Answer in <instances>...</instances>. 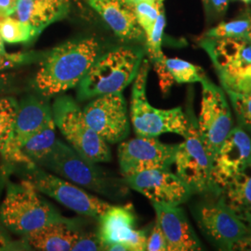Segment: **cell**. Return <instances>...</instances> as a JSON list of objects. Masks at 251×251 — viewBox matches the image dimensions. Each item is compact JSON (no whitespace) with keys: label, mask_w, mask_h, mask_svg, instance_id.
I'll use <instances>...</instances> for the list:
<instances>
[{"label":"cell","mask_w":251,"mask_h":251,"mask_svg":"<svg viewBox=\"0 0 251 251\" xmlns=\"http://www.w3.org/2000/svg\"><path fill=\"white\" fill-rule=\"evenodd\" d=\"M52 118V108L46 98L28 96L19 102L14 133V147L18 154L19 164L24 166L35 164L21 152L20 146Z\"/></svg>","instance_id":"18"},{"label":"cell","mask_w":251,"mask_h":251,"mask_svg":"<svg viewBox=\"0 0 251 251\" xmlns=\"http://www.w3.org/2000/svg\"><path fill=\"white\" fill-rule=\"evenodd\" d=\"M18 0H0V18L13 15Z\"/></svg>","instance_id":"34"},{"label":"cell","mask_w":251,"mask_h":251,"mask_svg":"<svg viewBox=\"0 0 251 251\" xmlns=\"http://www.w3.org/2000/svg\"><path fill=\"white\" fill-rule=\"evenodd\" d=\"M194 214L203 234L221 251H231L234 243L251 233V227L233 213L221 196L215 202L198 204Z\"/></svg>","instance_id":"11"},{"label":"cell","mask_w":251,"mask_h":251,"mask_svg":"<svg viewBox=\"0 0 251 251\" xmlns=\"http://www.w3.org/2000/svg\"><path fill=\"white\" fill-rule=\"evenodd\" d=\"M144 53L141 48L120 47L100 55L77 86V99L85 100L122 92L134 80Z\"/></svg>","instance_id":"3"},{"label":"cell","mask_w":251,"mask_h":251,"mask_svg":"<svg viewBox=\"0 0 251 251\" xmlns=\"http://www.w3.org/2000/svg\"><path fill=\"white\" fill-rule=\"evenodd\" d=\"M251 156V136L241 126L232 128L212 158V179L221 190L242 171Z\"/></svg>","instance_id":"16"},{"label":"cell","mask_w":251,"mask_h":251,"mask_svg":"<svg viewBox=\"0 0 251 251\" xmlns=\"http://www.w3.org/2000/svg\"><path fill=\"white\" fill-rule=\"evenodd\" d=\"M36 165L82 188L105 197L116 195L115 180L108 178L96 163L90 161L61 140H56L50 152Z\"/></svg>","instance_id":"7"},{"label":"cell","mask_w":251,"mask_h":251,"mask_svg":"<svg viewBox=\"0 0 251 251\" xmlns=\"http://www.w3.org/2000/svg\"><path fill=\"white\" fill-rule=\"evenodd\" d=\"M211 8L214 9L216 13L221 16L224 17L228 9V4H229V0H209Z\"/></svg>","instance_id":"35"},{"label":"cell","mask_w":251,"mask_h":251,"mask_svg":"<svg viewBox=\"0 0 251 251\" xmlns=\"http://www.w3.org/2000/svg\"><path fill=\"white\" fill-rule=\"evenodd\" d=\"M186 114L189 132L184 141L178 144L175 154L177 175L188 185L193 194L213 195L218 198L221 190L212 179V156L200 137L198 119L193 111L189 109Z\"/></svg>","instance_id":"8"},{"label":"cell","mask_w":251,"mask_h":251,"mask_svg":"<svg viewBox=\"0 0 251 251\" xmlns=\"http://www.w3.org/2000/svg\"><path fill=\"white\" fill-rule=\"evenodd\" d=\"M83 112L90 127L108 144L121 143L129 133L127 108L122 92L95 97Z\"/></svg>","instance_id":"14"},{"label":"cell","mask_w":251,"mask_h":251,"mask_svg":"<svg viewBox=\"0 0 251 251\" xmlns=\"http://www.w3.org/2000/svg\"><path fill=\"white\" fill-rule=\"evenodd\" d=\"M78 225L74 220L67 219L47 225L22 240L28 248L36 251H71L73 244L80 233Z\"/></svg>","instance_id":"20"},{"label":"cell","mask_w":251,"mask_h":251,"mask_svg":"<svg viewBox=\"0 0 251 251\" xmlns=\"http://www.w3.org/2000/svg\"><path fill=\"white\" fill-rule=\"evenodd\" d=\"M166 66L173 81L178 84L201 82L206 77L201 67L179 58H166Z\"/></svg>","instance_id":"25"},{"label":"cell","mask_w":251,"mask_h":251,"mask_svg":"<svg viewBox=\"0 0 251 251\" xmlns=\"http://www.w3.org/2000/svg\"><path fill=\"white\" fill-rule=\"evenodd\" d=\"M67 219L41 197L27 179L19 183H9L0 206L2 225L22 239L47 225Z\"/></svg>","instance_id":"2"},{"label":"cell","mask_w":251,"mask_h":251,"mask_svg":"<svg viewBox=\"0 0 251 251\" xmlns=\"http://www.w3.org/2000/svg\"><path fill=\"white\" fill-rule=\"evenodd\" d=\"M9 84V78L7 75L0 74V91H3Z\"/></svg>","instance_id":"38"},{"label":"cell","mask_w":251,"mask_h":251,"mask_svg":"<svg viewBox=\"0 0 251 251\" xmlns=\"http://www.w3.org/2000/svg\"><path fill=\"white\" fill-rule=\"evenodd\" d=\"M237 126L251 136V92L241 95H229Z\"/></svg>","instance_id":"29"},{"label":"cell","mask_w":251,"mask_h":251,"mask_svg":"<svg viewBox=\"0 0 251 251\" xmlns=\"http://www.w3.org/2000/svg\"><path fill=\"white\" fill-rule=\"evenodd\" d=\"M220 196L233 213L251 227V156L242 171L224 187Z\"/></svg>","instance_id":"21"},{"label":"cell","mask_w":251,"mask_h":251,"mask_svg":"<svg viewBox=\"0 0 251 251\" xmlns=\"http://www.w3.org/2000/svg\"><path fill=\"white\" fill-rule=\"evenodd\" d=\"M145 251H168V245L165 235L156 222H154L151 232L147 235Z\"/></svg>","instance_id":"32"},{"label":"cell","mask_w":251,"mask_h":251,"mask_svg":"<svg viewBox=\"0 0 251 251\" xmlns=\"http://www.w3.org/2000/svg\"><path fill=\"white\" fill-rule=\"evenodd\" d=\"M69 9L44 0H18L14 11L15 18L29 25L36 36L54 22L66 16Z\"/></svg>","instance_id":"22"},{"label":"cell","mask_w":251,"mask_h":251,"mask_svg":"<svg viewBox=\"0 0 251 251\" xmlns=\"http://www.w3.org/2000/svg\"><path fill=\"white\" fill-rule=\"evenodd\" d=\"M97 234L103 251H145L147 233L136 228L131 205L111 206L100 218Z\"/></svg>","instance_id":"13"},{"label":"cell","mask_w":251,"mask_h":251,"mask_svg":"<svg viewBox=\"0 0 251 251\" xmlns=\"http://www.w3.org/2000/svg\"><path fill=\"white\" fill-rule=\"evenodd\" d=\"M56 127L68 144L81 155L93 163L109 162L110 147L88 124L83 109L68 95H61L51 105Z\"/></svg>","instance_id":"6"},{"label":"cell","mask_w":251,"mask_h":251,"mask_svg":"<svg viewBox=\"0 0 251 251\" xmlns=\"http://www.w3.org/2000/svg\"><path fill=\"white\" fill-rule=\"evenodd\" d=\"M7 52L5 50V45H4V40L3 38L0 36V53H5Z\"/></svg>","instance_id":"42"},{"label":"cell","mask_w":251,"mask_h":251,"mask_svg":"<svg viewBox=\"0 0 251 251\" xmlns=\"http://www.w3.org/2000/svg\"><path fill=\"white\" fill-rule=\"evenodd\" d=\"M125 2H126L128 5L132 6L136 3H139V2H144V1H156V0H124Z\"/></svg>","instance_id":"41"},{"label":"cell","mask_w":251,"mask_h":251,"mask_svg":"<svg viewBox=\"0 0 251 251\" xmlns=\"http://www.w3.org/2000/svg\"><path fill=\"white\" fill-rule=\"evenodd\" d=\"M26 247L25 243L23 240L20 243L12 241L9 234L6 233V231L0 226V251H17V250H22L21 248H26Z\"/></svg>","instance_id":"33"},{"label":"cell","mask_w":251,"mask_h":251,"mask_svg":"<svg viewBox=\"0 0 251 251\" xmlns=\"http://www.w3.org/2000/svg\"><path fill=\"white\" fill-rule=\"evenodd\" d=\"M56 140V126L52 118L25 140L20 146V151L30 161L37 164L50 152Z\"/></svg>","instance_id":"24"},{"label":"cell","mask_w":251,"mask_h":251,"mask_svg":"<svg viewBox=\"0 0 251 251\" xmlns=\"http://www.w3.org/2000/svg\"><path fill=\"white\" fill-rule=\"evenodd\" d=\"M19 102L12 97L0 98V154L6 160L18 163L14 133Z\"/></svg>","instance_id":"23"},{"label":"cell","mask_w":251,"mask_h":251,"mask_svg":"<svg viewBox=\"0 0 251 251\" xmlns=\"http://www.w3.org/2000/svg\"><path fill=\"white\" fill-rule=\"evenodd\" d=\"M250 28L249 19L245 15L242 18L222 23L217 26L211 28L205 34L206 37L212 38H244L246 39Z\"/></svg>","instance_id":"28"},{"label":"cell","mask_w":251,"mask_h":251,"mask_svg":"<svg viewBox=\"0 0 251 251\" xmlns=\"http://www.w3.org/2000/svg\"><path fill=\"white\" fill-rule=\"evenodd\" d=\"M199 46L208 55L228 96L251 92V44L248 40L203 36Z\"/></svg>","instance_id":"5"},{"label":"cell","mask_w":251,"mask_h":251,"mask_svg":"<svg viewBox=\"0 0 251 251\" xmlns=\"http://www.w3.org/2000/svg\"><path fill=\"white\" fill-rule=\"evenodd\" d=\"M0 36L10 44L26 43L37 36L29 25L11 16L0 18Z\"/></svg>","instance_id":"26"},{"label":"cell","mask_w":251,"mask_h":251,"mask_svg":"<svg viewBox=\"0 0 251 251\" xmlns=\"http://www.w3.org/2000/svg\"><path fill=\"white\" fill-rule=\"evenodd\" d=\"M124 179L129 188L155 204L179 206L193 195L188 185L170 169L143 171Z\"/></svg>","instance_id":"15"},{"label":"cell","mask_w":251,"mask_h":251,"mask_svg":"<svg viewBox=\"0 0 251 251\" xmlns=\"http://www.w3.org/2000/svg\"><path fill=\"white\" fill-rule=\"evenodd\" d=\"M247 18L249 19V22H250V28H249V33H248V36L246 40H248L251 44V9L248 10L245 14H244Z\"/></svg>","instance_id":"39"},{"label":"cell","mask_w":251,"mask_h":251,"mask_svg":"<svg viewBox=\"0 0 251 251\" xmlns=\"http://www.w3.org/2000/svg\"><path fill=\"white\" fill-rule=\"evenodd\" d=\"M149 70L150 62L144 59L132 82L130 119L135 133L144 137L175 133L185 138L189 132V118L182 108L157 109L149 103L146 95Z\"/></svg>","instance_id":"4"},{"label":"cell","mask_w":251,"mask_h":251,"mask_svg":"<svg viewBox=\"0 0 251 251\" xmlns=\"http://www.w3.org/2000/svg\"><path fill=\"white\" fill-rule=\"evenodd\" d=\"M155 222L165 235L168 251H202L203 247L190 225L187 216L179 206L152 203Z\"/></svg>","instance_id":"17"},{"label":"cell","mask_w":251,"mask_h":251,"mask_svg":"<svg viewBox=\"0 0 251 251\" xmlns=\"http://www.w3.org/2000/svg\"><path fill=\"white\" fill-rule=\"evenodd\" d=\"M37 57L35 52L26 53H0V72L11 68H15L24 64L34 62Z\"/></svg>","instance_id":"30"},{"label":"cell","mask_w":251,"mask_h":251,"mask_svg":"<svg viewBox=\"0 0 251 251\" xmlns=\"http://www.w3.org/2000/svg\"><path fill=\"white\" fill-rule=\"evenodd\" d=\"M44 1L52 3L54 5H57V6L62 7L64 9H69V7H70V1L69 0H44Z\"/></svg>","instance_id":"37"},{"label":"cell","mask_w":251,"mask_h":251,"mask_svg":"<svg viewBox=\"0 0 251 251\" xmlns=\"http://www.w3.org/2000/svg\"><path fill=\"white\" fill-rule=\"evenodd\" d=\"M101 51L95 37L70 40L52 49L40 61L33 87L50 98L78 86Z\"/></svg>","instance_id":"1"},{"label":"cell","mask_w":251,"mask_h":251,"mask_svg":"<svg viewBox=\"0 0 251 251\" xmlns=\"http://www.w3.org/2000/svg\"><path fill=\"white\" fill-rule=\"evenodd\" d=\"M72 251H103L97 233H84L80 231L73 244Z\"/></svg>","instance_id":"31"},{"label":"cell","mask_w":251,"mask_h":251,"mask_svg":"<svg viewBox=\"0 0 251 251\" xmlns=\"http://www.w3.org/2000/svg\"><path fill=\"white\" fill-rule=\"evenodd\" d=\"M122 41H145L134 10L124 0H86Z\"/></svg>","instance_id":"19"},{"label":"cell","mask_w":251,"mask_h":251,"mask_svg":"<svg viewBox=\"0 0 251 251\" xmlns=\"http://www.w3.org/2000/svg\"><path fill=\"white\" fill-rule=\"evenodd\" d=\"M236 1H241L243 3H246V4L251 3V0H236Z\"/></svg>","instance_id":"43"},{"label":"cell","mask_w":251,"mask_h":251,"mask_svg":"<svg viewBox=\"0 0 251 251\" xmlns=\"http://www.w3.org/2000/svg\"><path fill=\"white\" fill-rule=\"evenodd\" d=\"M27 179L36 190L79 215L99 220L112 205L84 188L57 175L48 173L36 164L25 165Z\"/></svg>","instance_id":"9"},{"label":"cell","mask_w":251,"mask_h":251,"mask_svg":"<svg viewBox=\"0 0 251 251\" xmlns=\"http://www.w3.org/2000/svg\"><path fill=\"white\" fill-rule=\"evenodd\" d=\"M202 85L201 109L198 118L200 137L208 152L213 155L233 126L232 112L225 91L206 76Z\"/></svg>","instance_id":"10"},{"label":"cell","mask_w":251,"mask_h":251,"mask_svg":"<svg viewBox=\"0 0 251 251\" xmlns=\"http://www.w3.org/2000/svg\"><path fill=\"white\" fill-rule=\"evenodd\" d=\"M164 0L156 1H144L132 5L135 16L139 25L144 31L145 39L149 37L152 33V28L158 17L161 5Z\"/></svg>","instance_id":"27"},{"label":"cell","mask_w":251,"mask_h":251,"mask_svg":"<svg viewBox=\"0 0 251 251\" xmlns=\"http://www.w3.org/2000/svg\"><path fill=\"white\" fill-rule=\"evenodd\" d=\"M177 148L178 144H164L157 137L137 136L122 141L117 149L120 172L126 178L154 169H171Z\"/></svg>","instance_id":"12"},{"label":"cell","mask_w":251,"mask_h":251,"mask_svg":"<svg viewBox=\"0 0 251 251\" xmlns=\"http://www.w3.org/2000/svg\"><path fill=\"white\" fill-rule=\"evenodd\" d=\"M231 251H251V233L243 236L234 243Z\"/></svg>","instance_id":"36"},{"label":"cell","mask_w":251,"mask_h":251,"mask_svg":"<svg viewBox=\"0 0 251 251\" xmlns=\"http://www.w3.org/2000/svg\"><path fill=\"white\" fill-rule=\"evenodd\" d=\"M202 3H203V5H204V7H205L206 13L208 14V13L210 12V9H212L209 0H202Z\"/></svg>","instance_id":"40"}]
</instances>
